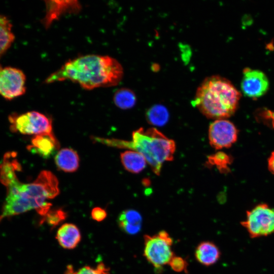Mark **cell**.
<instances>
[{
    "mask_svg": "<svg viewBox=\"0 0 274 274\" xmlns=\"http://www.w3.org/2000/svg\"><path fill=\"white\" fill-rule=\"evenodd\" d=\"M115 105L122 110L132 108L136 101L134 93L130 89L122 88L116 91L113 97Z\"/></svg>",
    "mask_w": 274,
    "mask_h": 274,
    "instance_id": "obj_19",
    "label": "cell"
},
{
    "mask_svg": "<svg viewBox=\"0 0 274 274\" xmlns=\"http://www.w3.org/2000/svg\"><path fill=\"white\" fill-rule=\"evenodd\" d=\"M241 86L242 93L245 96L255 99L266 93L269 84L263 72L247 67L243 71Z\"/></svg>",
    "mask_w": 274,
    "mask_h": 274,
    "instance_id": "obj_10",
    "label": "cell"
},
{
    "mask_svg": "<svg viewBox=\"0 0 274 274\" xmlns=\"http://www.w3.org/2000/svg\"><path fill=\"white\" fill-rule=\"evenodd\" d=\"M237 135L238 130L236 127L228 120H216L210 125V144L217 150L231 146L236 141Z\"/></svg>",
    "mask_w": 274,
    "mask_h": 274,
    "instance_id": "obj_9",
    "label": "cell"
},
{
    "mask_svg": "<svg viewBox=\"0 0 274 274\" xmlns=\"http://www.w3.org/2000/svg\"><path fill=\"white\" fill-rule=\"evenodd\" d=\"M65 274H110L109 269L102 263L95 267L88 266L83 267L78 270H74L71 265L67 266Z\"/></svg>",
    "mask_w": 274,
    "mask_h": 274,
    "instance_id": "obj_21",
    "label": "cell"
},
{
    "mask_svg": "<svg viewBox=\"0 0 274 274\" xmlns=\"http://www.w3.org/2000/svg\"><path fill=\"white\" fill-rule=\"evenodd\" d=\"M120 159L125 169L132 173H139L146 166L147 161L144 156L133 150H127L121 153Z\"/></svg>",
    "mask_w": 274,
    "mask_h": 274,
    "instance_id": "obj_17",
    "label": "cell"
},
{
    "mask_svg": "<svg viewBox=\"0 0 274 274\" xmlns=\"http://www.w3.org/2000/svg\"><path fill=\"white\" fill-rule=\"evenodd\" d=\"M118 222L120 228L123 231L129 234H135L141 230L142 218L138 211L128 209L120 214Z\"/></svg>",
    "mask_w": 274,
    "mask_h": 274,
    "instance_id": "obj_15",
    "label": "cell"
},
{
    "mask_svg": "<svg viewBox=\"0 0 274 274\" xmlns=\"http://www.w3.org/2000/svg\"><path fill=\"white\" fill-rule=\"evenodd\" d=\"M196 260L201 264L210 266L219 260L221 252L217 246L211 241H203L196 247L195 252Z\"/></svg>",
    "mask_w": 274,
    "mask_h": 274,
    "instance_id": "obj_12",
    "label": "cell"
},
{
    "mask_svg": "<svg viewBox=\"0 0 274 274\" xmlns=\"http://www.w3.org/2000/svg\"><path fill=\"white\" fill-rule=\"evenodd\" d=\"M66 217V213L61 209L50 210L42 220L52 226H55L63 221Z\"/></svg>",
    "mask_w": 274,
    "mask_h": 274,
    "instance_id": "obj_23",
    "label": "cell"
},
{
    "mask_svg": "<svg viewBox=\"0 0 274 274\" xmlns=\"http://www.w3.org/2000/svg\"><path fill=\"white\" fill-rule=\"evenodd\" d=\"M26 76L20 69L0 66V95L12 100L24 94L26 91Z\"/></svg>",
    "mask_w": 274,
    "mask_h": 274,
    "instance_id": "obj_8",
    "label": "cell"
},
{
    "mask_svg": "<svg viewBox=\"0 0 274 274\" xmlns=\"http://www.w3.org/2000/svg\"><path fill=\"white\" fill-rule=\"evenodd\" d=\"M56 238L62 248L73 249L80 243L81 235L76 225L72 223H65L58 229Z\"/></svg>",
    "mask_w": 274,
    "mask_h": 274,
    "instance_id": "obj_14",
    "label": "cell"
},
{
    "mask_svg": "<svg viewBox=\"0 0 274 274\" xmlns=\"http://www.w3.org/2000/svg\"><path fill=\"white\" fill-rule=\"evenodd\" d=\"M168 265L176 272L186 271L188 263L182 257L175 255L169 261Z\"/></svg>",
    "mask_w": 274,
    "mask_h": 274,
    "instance_id": "obj_24",
    "label": "cell"
},
{
    "mask_svg": "<svg viewBox=\"0 0 274 274\" xmlns=\"http://www.w3.org/2000/svg\"><path fill=\"white\" fill-rule=\"evenodd\" d=\"M148 123L154 126H163L168 121L169 114L163 106L157 105L151 107L146 113Z\"/></svg>",
    "mask_w": 274,
    "mask_h": 274,
    "instance_id": "obj_20",
    "label": "cell"
},
{
    "mask_svg": "<svg viewBox=\"0 0 274 274\" xmlns=\"http://www.w3.org/2000/svg\"><path fill=\"white\" fill-rule=\"evenodd\" d=\"M6 186L7 195L0 220L32 209L43 217L51 206L47 199L54 198L59 193L57 179L48 170L42 171L31 183H22L16 178Z\"/></svg>",
    "mask_w": 274,
    "mask_h": 274,
    "instance_id": "obj_2",
    "label": "cell"
},
{
    "mask_svg": "<svg viewBox=\"0 0 274 274\" xmlns=\"http://www.w3.org/2000/svg\"><path fill=\"white\" fill-rule=\"evenodd\" d=\"M59 148V142L51 132L36 135L31 140V145L27 147V149L44 158H49Z\"/></svg>",
    "mask_w": 274,
    "mask_h": 274,
    "instance_id": "obj_11",
    "label": "cell"
},
{
    "mask_svg": "<svg viewBox=\"0 0 274 274\" xmlns=\"http://www.w3.org/2000/svg\"><path fill=\"white\" fill-rule=\"evenodd\" d=\"M207 162L209 165H215L221 172H226L228 169V164L230 162V158L226 154L219 152L209 156Z\"/></svg>",
    "mask_w": 274,
    "mask_h": 274,
    "instance_id": "obj_22",
    "label": "cell"
},
{
    "mask_svg": "<svg viewBox=\"0 0 274 274\" xmlns=\"http://www.w3.org/2000/svg\"><path fill=\"white\" fill-rule=\"evenodd\" d=\"M97 142L108 146L130 149L139 152L145 158L152 171L159 175L162 163L172 161L176 150L175 142L154 127H142L133 131L132 140L93 137Z\"/></svg>",
    "mask_w": 274,
    "mask_h": 274,
    "instance_id": "obj_3",
    "label": "cell"
},
{
    "mask_svg": "<svg viewBox=\"0 0 274 274\" xmlns=\"http://www.w3.org/2000/svg\"><path fill=\"white\" fill-rule=\"evenodd\" d=\"M107 215L106 211L100 207H95L91 211L92 218L98 222L104 220L107 217Z\"/></svg>",
    "mask_w": 274,
    "mask_h": 274,
    "instance_id": "obj_25",
    "label": "cell"
},
{
    "mask_svg": "<svg viewBox=\"0 0 274 274\" xmlns=\"http://www.w3.org/2000/svg\"><path fill=\"white\" fill-rule=\"evenodd\" d=\"M241 96L230 81L215 75L202 82L192 102L207 118L225 119L235 113Z\"/></svg>",
    "mask_w": 274,
    "mask_h": 274,
    "instance_id": "obj_4",
    "label": "cell"
},
{
    "mask_svg": "<svg viewBox=\"0 0 274 274\" xmlns=\"http://www.w3.org/2000/svg\"><path fill=\"white\" fill-rule=\"evenodd\" d=\"M268 167L269 171L274 174V151H273L268 160Z\"/></svg>",
    "mask_w": 274,
    "mask_h": 274,
    "instance_id": "obj_26",
    "label": "cell"
},
{
    "mask_svg": "<svg viewBox=\"0 0 274 274\" xmlns=\"http://www.w3.org/2000/svg\"><path fill=\"white\" fill-rule=\"evenodd\" d=\"M241 224L252 238L274 234V209L266 203L258 204L246 212Z\"/></svg>",
    "mask_w": 274,
    "mask_h": 274,
    "instance_id": "obj_6",
    "label": "cell"
},
{
    "mask_svg": "<svg viewBox=\"0 0 274 274\" xmlns=\"http://www.w3.org/2000/svg\"><path fill=\"white\" fill-rule=\"evenodd\" d=\"M11 128L25 134L39 135L52 132L51 120L45 115L36 111L10 116Z\"/></svg>",
    "mask_w": 274,
    "mask_h": 274,
    "instance_id": "obj_7",
    "label": "cell"
},
{
    "mask_svg": "<svg viewBox=\"0 0 274 274\" xmlns=\"http://www.w3.org/2000/svg\"><path fill=\"white\" fill-rule=\"evenodd\" d=\"M55 162L59 170L72 173L76 171L79 166V157L74 150L63 148L57 153Z\"/></svg>",
    "mask_w": 274,
    "mask_h": 274,
    "instance_id": "obj_16",
    "label": "cell"
},
{
    "mask_svg": "<svg viewBox=\"0 0 274 274\" xmlns=\"http://www.w3.org/2000/svg\"><path fill=\"white\" fill-rule=\"evenodd\" d=\"M15 40L12 24L6 16L0 14V59Z\"/></svg>",
    "mask_w": 274,
    "mask_h": 274,
    "instance_id": "obj_18",
    "label": "cell"
},
{
    "mask_svg": "<svg viewBox=\"0 0 274 274\" xmlns=\"http://www.w3.org/2000/svg\"><path fill=\"white\" fill-rule=\"evenodd\" d=\"M144 241V256L155 268L168 264L175 256L173 238L165 230L153 235L146 234Z\"/></svg>",
    "mask_w": 274,
    "mask_h": 274,
    "instance_id": "obj_5",
    "label": "cell"
},
{
    "mask_svg": "<svg viewBox=\"0 0 274 274\" xmlns=\"http://www.w3.org/2000/svg\"><path fill=\"white\" fill-rule=\"evenodd\" d=\"M47 12L43 23L47 27L52 22L65 12H74L80 8L77 1H47Z\"/></svg>",
    "mask_w": 274,
    "mask_h": 274,
    "instance_id": "obj_13",
    "label": "cell"
},
{
    "mask_svg": "<svg viewBox=\"0 0 274 274\" xmlns=\"http://www.w3.org/2000/svg\"><path fill=\"white\" fill-rule=\"evenodd\" d=\"M123 69L114 58L109 56L88 54L66 61L46 79L47 84L70 80L83 88L92 90L112 87L122 79Z\"/></svg>",
    "mask_w": 274,
    "mask_h": 274,
    "instance_id": "obj_1",
    "label": "cell"
}]
</instances>
